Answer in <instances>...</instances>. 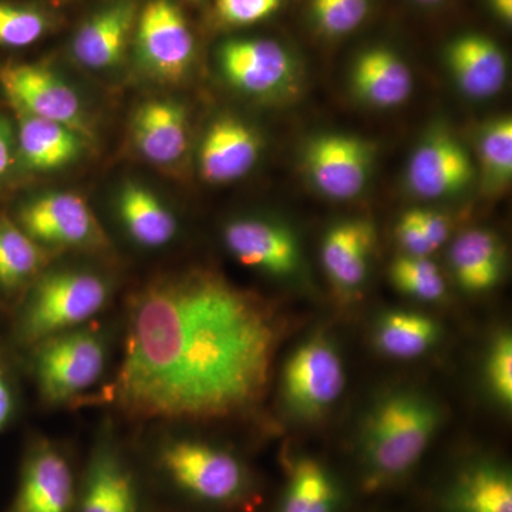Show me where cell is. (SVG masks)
<instances>
[{
	"label": "cell",
	"instance_id": "6da1fadb",
	"mask_svg": "<svg viewBox=\"0 0 512 512\" xmlns=\"http://www.w3.org/2000/svg\"><path fill=\"white\" fill-rule=\"evenodd\" d=\"M281 335L264 299L220 275L161 276L130 303L114 400L141 420L238 416L265 396Z\"/></svg>",
	"mask_w": 512,
	"mask_h": 512
},
{
	"label": "cell",
	"instance_id": "7a4b0ae2",
	"mask_svg": "<svg viewBox=\"0 0 512 512\" xmlns=\"http://www.w3.org/2000/svg\"><path fill=\"white\" fill-rule=\"evenodd\" d=\"M440 423L439 407L423 394L399 390L382 397L367 414L360 434L367 487H383L412 471Z\"/></svg>",
	"mask_w": 512,
	"mask_h": 512
},
{
	"label": "cell",
	"instance_id": "3957f363",
	"mask_svg": "<svg viewBox=\"0 0 512 512\" xmlns=\"http://www.w3.org/2000/svg\"><path fill=\"white\" fill-rule=\"evenodd\" d=\"M110 296L109 281L94 272L63 269L40 276L16 316V343L30 349L49 336L86 325Z\"/></svg>",
	"mask_w": 512,
	"mask_h": 512
},
{
	"label": "cell",
	"instance_id": "277c9868",
	"mask_svg": "<svg viewBox=\"0 0 512 512\" xmlns=\"http://www.w3.org/2000/svg\"><path fill=\"white\" fill-rule=\"evenodd\" d=\"M30 349L37 392L49 406L87 392L103 376L109 356L104 336L86 325L49 336Z\"/></svg>",
	"mask_w": 512,
	"mask_h": 512
},
{
	"label": "cell",
	"instance_id": "5b68a950",
	"mask_svg": "<svg viewBox=\"0 0 512 512\" xmlns=\"http://www.w3.org/2000/svg\"><path fill=\"white\" fill-rule=\"evenodd\" d=\"M157 464L177 490L202 503L232 505L248 494L244 464L234 454L204 441H165L158 450Z\"/></svg>",
	"mask_w": 512,
	"mask_h": 512
},
{
	"label": "cell",
	"instance_id": "8992f818",
	"mask_svg": "<svg viewBox=\"0 0 512 512\" xmlns=\"http://www.w3.org/2000/svg\"><path fill=\"white\" fill-rule=\"evenodd\" d=\"M346 373L335 343L313 335L286 360L281 394L286 412L299 421L318 420L345 389Z\"/></svg>",
	"mask_w": 512,
	"mask_h": 512
},
{
	"label": "cell",
	"instance_id": "52a82bcc",
	"mask_svg": "<svg viewBox=\"0 0 512 512\" xmlns=\"http://www.w3.org/2000/svg\"><path fill=\"white\" fill-rule=\"evenodd\" d=\"M138 64L161 82L183 79L194 62L195 40L173 0H148L134 26Z\"/></svg>",
	"mask_w": 512,
	"mask_h": 512
},
{
	"label": "cell",
	"instance_id": "ba28073f",
	"mask_svg": "<svg viewBox=\"0 0 512 512\" xmlns=\"http://www.w3.org/2000/svg\"><path fill=\"white\" fill-rule=\"evenodd\" d=\"M0 84L16 110L56 121L90 137L82 99L49 67L35 63L10 64L0 70Z\"/></svg>",
	"mask_w": 512,
	"mask_h": 512
},
{
	"label": "cell",
	"instance_id": "9c48e42d",
	"mask_svg": "<svg viewBox=\"0 0 512 512\" xmlns=\"http://www.w3.org/2000/svg\"><path fill=\"white\" fill-rule=\"evenodd\" d=\"M309 177L332 200H352L365 190L373 165V147L349 134H322L306 146Z\"/></svg>",
	"mask_w": 512,
	"mask_h": 512
},
{
	"label": "cell",
	"instance_id": "30bf717a",
	"mask_svg": "<svg viewBox=\"0 0 512 512\" xmlns=\"http://www.w3.org/2000/svg\"><path fill=\"white\" fill-rule=\"evenodd\" d=\"M218 64L225 80L248 96H278L295 80L292 56L275 40H227L218 50Z\"/></svg>",
	"mask_w": 512,
	"mask_h": 512
},
{
	"label": "cell",
	"instance_id": "8fae6325",
	"mask_svg": "<svg viewBox=\"0 0 512 512\" xmlns=\"http://www.w3.org/2000/svg\"><path fill=\"white\" fill-rule=\"evenodd\" d=\"M16 224L39 245L77 248L100 242L92 210L73 192L37 195L20 207Z\"/></svg>",
	"mask_w": 512,
	"mask_h": 512
},
{
	"label": "cell",
	"instance_id": "7c38bea8",
	"mask_svg": "<svg viewBox=\"0 0 512 512\" xmlns=\"http://www.w3.org/2000/svg\"><path fill=\"white\" fill-rule=\"evenodd\" d=\"M474 165L463 144L450 131L436 128L424 137L407 167L410 191L424 200L450 197L466 190Z\"/></svg>",
	"mask_w": 512,
	"mask_h": 512
},
{
	"label": "cell",
	"instance_id": "4fadbf2b",
	"mask_svg": "<svg viewBox=\"0 0 512 512\" xmlns=\"http://www.w3.org/2000/svg\"><path fill=\"white\" fill-rule=\"evenodd\" d=\"M77 487L69 460L49 443L30 448L9 512H74Z\"/></svg>",
	"mask_w": 512,
	"mask_h": 512
},
{
	"label": "cell",
	"instance_id": "5bb4252c",
	"mask_svg": "<svg viewBox=\"0 0 512 512\" xmlns=\"http://www.w3.org/2000/svg\"><path fill=\"white\" fill-rule=\"evenodd\" d=\"M228 251L248 268L275 278H291L301 266V251L291 229L274 221L241 218L224 229Z\"/></svg>",
	"mask_w": 512,
	"mask_h": 512
},
{
	"label": "cell",
	"instance_id": "9a60e30c",
	"mask_svg": "<svg viewBox=\"0 0 512 512\" xmlns=\"http://www.w3.org/2000/svg\"><path fill=\"white\" fill-rule=\"evenodd\" d=\"M140 487L119 447L101 440L90 456L74 512H140Z\"/></svg>",
	"mask_w": 512,
	"mask_h": 512
},
{
	"label": "cell",
	"instance_id": "2e32d148",
	"mask_svg": "<svg viewBox=\"0 0 512 512\" xmlns=\"http://www.w3.org/2000/svg\"><path fill=\"white\" fill-rule=\"evenodd\" d=\"M137 0H111L84 20L73 37L74 59L94 72L119 66L134 33Z\"/></svg>",
	"mask_w": 512,
	"mask_h": 512
},
{
	"label": "cell",
	"instance_id": "e0dca14e",
	"mask_svg": "<svg viewBox=\"0 0 512 512\" xmlns=\"http://www.w3.org/2000/svg\"><path fill=\"white\" fill-rule=\"evenodd\" d=\"M261 151L262 140L254 128L237 117H221L202 138L201 177L210 184L234 183L255 167Z\"/></svg>",
	"mask_w": 512,
	"mask_h": 512
},
{
	"label": "cell",
	"instance_id": "ac0fdd59",
	"mask_svg": "<svg viewBox=\"0 0 512 512\" xmlns=\"http://www.w3.org/2000/svg\"><path fill=\"white\" fill-rule=\"evenodd\" d=\"M375 245V227L366 220L339 222L326 232L320 255L336 291L350 296L362 288L369 275Z\"/></svg>",
	"mask_w": 512,
	"mask_h": 512
},
{
	"label": "cell",
	"instance_id": "d6986e66",
	"mask_svg": "<svg viewBox=\"0 0 512 512\" xmlns=\"http://www.w3.org/2000/svg\"><path fill=\"white\" fill-rule=\"evenodd\" d=\"M131 136L141 156L150 163H177L188 147L187 111L174 100H148L134 113Z\"/></svg>",
	"mask_w": 512,
	"mask_h": 512
},
{
	"label": "cell",
	"instance_id": "ffe728a7",
	"mask_svg": "<svg viewBox=\"0 0 512 512\" xmlns=\"http://www.w3.org/2000/svg\"><path fill=\"white\" fill-rule=\"evenodd\" d=\"M446 59L457 86L471 99L495 96L507 80L504 53L483 35L457 37L448 46Z\"/></svg>",
	"mask_w": 512,
	"mask_h": 512
},
{
	"label": "cell",
	"instance_id": "44dd1931",
	"mask_svg": "<svg viewBox=\"0 0 512 512\" xmlns=\"http://www.w3.org/2000/svg\"><path fill=\"white\" fill-rule=\"evenodd\" d=\"M16 146L18 156L29 170L49 173L82 156L86 137L64 124L18 111Z\"/></svg>",
	"mask_w": 512,
	"mask_h": 512
},
{
	"label": "cell",
	"instance_id": "7402d4cb",
	"mask_svg": "<svg viewBox=\"0 0 512 512\" xmlns=\"http://www.w3.org/2000/svg\"><path fill=\"white\" fill-rule=\"evenodd\" d=\"M353 92L379 109H392L409 99L413 76L409 66L392 50L373 47L357 57L352 70Z\"/></svg>",
	"mask_w": 512,
	"mask_h": 512
},
{
	"label": "cell",
	"instance_id": "603a6c76",
	"mask_svg": "<svg viewBox=\"0 0 512 512\" xmlns=\"http://www.w3.org/2000/svg\"><path fill=\"white\" fill-rule=\"evenodd\" d=\"M450 264L457 284L466 292L483 293L500 284L505 271L501 239L488 229H468L453 242Z\"/></svg>",
	"mask_w": 512,
	"mask_h": 512
},
{
	"label": "cell",
	"instance_id": "cb8c5ba5",
	"mask_svg": "<svg viewBox=\"0 0 512 512\" xmlns=\"http://www.w3.org/2000/svg\"><path fill=\"white\" fill-rule=\"evenodd\" d=\"M117 210L127 234L140 247L163 248L177 235V218L168 210L167 205L143 184H124L117 198Z\"/></svg>",
	"mask_w": 512,
	"mask_h": 512
},
{
	"label": "cell",
	"instance_id": "d4e9b609",
	"mask_svg": "<svg viewBox=\"0 0 512 512\" xmlns=\"http://www.w3.org/2000/svg\"><path fill=\"white\" fill-rule=\"evenodd\" d=\"M454 512H512V480L507 468L478 463L460 474L450 494Z\"/></svg>",
	"mask_w": 512,
	"mask_h": 512
},
{
	"label": "cell",
	"instance_id": "484cf974",
	"mask_svg": "<svg viewBox=\"0 0 512 512\" xmlns=\"http://www.w3.org/2000/svg\"><path fill=\"white\" fill-rule=\"evenodd\" d=\"M440 326L417 312L392 311L377 320L373 342L382 355L409 360L423 356L437 345Z\"/></svg>",
	"mask_w": 512,
	"mask_h": 512
},
{
	"label": "cell",
	"instance_id": "4316f807",
	"mask_svg": "<svg viewBox=\"0 0 512 512\" xmlns=\"http://www.w3.org/2000/svg\"><path fill=\"white\" fill-rule=\"evenodd\" d=\"M45 262L37 242L15 221L0 214V295H16L36 278Z\"/></svg>",
	"mask_w": 512,
	"mask_h": 512
},
{
	"label": "cell",
	"instance_id": "83f0119b",
	"mask_svg": "<svg viewBox=\"0 0 512 512\" xmlns=\"http://www.w3.org/2000/svg\"><path fill=\"white\" fill-rule=\"evenodd\" d=\"M338 501L335 481L322 464L313 458L293 464L281 512H333Z\"/></svg>",
	"mask_w": 512,
	"mask_h": 512
},
{
	"label": "cell",
	"instance_id": "f1b7e54d",
	"mask_svg": "<svg viewBox=\"0 0 512 512\" xmlns=\"http://www.w3.org/2000/svg\"><path fill=\"white\" fill-rule=\"evenodd\" d=\"M478 158L485 190L504 191L512 177V120L501 116L488 121L478 134Z\"/></svg>",
	"mask_w": 512,
	"mask_h": 512
},
{
	"label": "cell",
	"instance_id": "f546056e",
	"mask_svg": "<svg viewBox=\"0 0 512 512\" xmlns=\"http://www.w3.org/2000/svg\"><path fill=\"white\" fill-rule=\"evenodd\" d=\"M389 274L397 291L419 301H440L446 293L439 266L429 256H399L390 266Z\"/></svg>",
	"mask_w": 512,
	"mask_h": 512
},
{
	"label": "cell",
	"instance_id": "4dcf8cb0",
	"mask_svg": "<svg viewBox=\"0 0 512 512\" xmlns=\"http://www.w3.org/2000/svg\"><path fill=\"white\" fill-rule=\"evenodd\" d=\"M49 26L45 10L29 3L0 0V47L25 49L35 45Z\"/></svg>",
	"mask_w": 512,
	"mask_h": 512
},
{
	"label": "cell",
	"instance_id": "1f68e13d",
	"mask_svg": "<svg viewBox=\"0 0 512 512\" xmlns=\"http://www.w3.org/2000/svg\"><path fill=\"white\" fill-rule=\"evenodd\" d=\"M485 386L495 402L504 409L512 403V339L507 330L498 332L491 340L485 356Z\"/></svg>",
	"mask_w": 512,
	"mask_h": 512
},
{
	"label": "cell",
	"instance_id": "d6a6232c",
	"mask_svg": "<svg viewBox=\"0 0 512 512\" xmlns=\"http://www.w3.org/2000/svg\"><path fill=\"white\" fill-rule=\"evenodd\" d=\"M313 18L322 32L343 36L362 25L369 0H312Z\"/></svg>",
	"mask_w": 512,
	"mask_h": 512
},
{
	"label": "cell",
	"instance_id": "836d02e7",
	"mask_svg": "<svg viewBox=\"0 0 512 512\" xmlns=\"http://www.w3.org/2000/svg\"><path fill=\"white\" fill-rule=\"evenodd\" d=\"M282 0H215V12L228 26L262 22L281 8Z\"/></svg>",
	"mask_w": 512,
	"mask_h": 512
},
{
	"label": "cell",
	"instance_id": "e575fe53",
	"mask_svg": "<svg viewBox=\"0 0 512 512\" xmlns=\"http://www.w3.org/2000/svg\"><path fill=\"white\" fill-rule=\"evenodd\" d=\"M394 237L399 247L403 249L404 255L429 256L434 252L424 237L413 210L404 212L399 218L394 229Z\"/></svg>",
	"mask_w": 512,
	"mask_h": 512
},
{
	"label": "cell",
	"instance_id": "d590c367",
	"mask_svg": "<svg viewBox=\"0 0 512 512\" xmlns=\"http://www.w3.org/2000/svg\"><path fill=\"white\" fill-rule=\"evenodd\" d=\"M15 379L5 349L0 346V433L9 426L16 413Z\"/></svg>",
	"mask_w": 512,
	"mask_h": 512
},
{
	"label": "cell",
	"instance_id": "8d00e7d4",
	"mask_svg": "<svg viewBox=\"0 0 512 512\" xmlns=\"http://www.w3.org/2000/svg\"><path fill=\"white\" fill-rule=\"evenodd\" d=\"M413 212L433 251L446 244L451 231V222L446 215L427 208H414Z\"/></svg>",
	"mask_w": 512,
	"mask_h": 512
},
{
	"label": "cell",
	"instance_id": "74e56055",
	"mask_svg": "<svg viewBox=\"0 0 512 512\" xmlns=\"http://www.w3.org/2000/svg\"><path fill=\"white\" fill-rule=\"evenodd\" d=\"M18 154L15 131L8 120L0 117V180L9 173Z\"/></svg>",
	"mask_w": 512,
	"mask_h": 512
},
{
	"label": "cell",
	"instance_id": "f35d334b",
	"mask_svg": "<svg viewBox=\"0 0 512 512\" xmlns=\"http://www.w3.org/2000/svg\"><path fill=\"white\" fill-rule=\"evenodd\" d=\"M491 8L497 13L498 18L504 22H511L512 19V0H490Z\"/></svg>",
	"mask_w": 512,
	"mask_h": 512
},
{
	"label": "cell",
	"instance_id": "ab89813d",
	"mask_svg": "<svg viewBox=\"0 0 512 512\" xmlns=\"http://www.w3.org/2000/svg\"><path fill=\"white\" fill-rule=\"evenodd\" d=\"M416 2L421 3V5H440L444 0H416Z\"/></svg>",
	"mask_w": 512,
	"mask_h": 512
}]
</instances>
